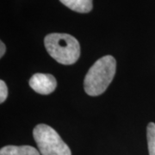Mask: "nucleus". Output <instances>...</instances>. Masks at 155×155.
I'll return each instance as SVG.
<instances>
[{"instance_id": "nucleus-1", "label": "nucleus", "mask_w": 155, "mask_h": 155, "mask_svg": "<svg viewBox=\"0 0 155 155\" xmlns=\"http://www.w3.org/2000/svg\"><path fill=\"white\" fill-rule=\"evenodd\" d=\"M116 68V61L113 56L106 55L97 60L84 78L85 92L92 97L104 93L114 78Z\"/></svg>"}, {"instance_id": "nucleus-2", "label": "nucleus", "mask_w": 155, "mask_h": 155, "mask_svg": "<svg viewBox=\"0 0 155 155\" xmlns=\"http://www.w3.org/2000/svg\"><path fill=\"white\" fill-rule=\"evenodd\" d=\"M44 45L49 55L63 65L74 64L80 55L78 40L68 34H49L45 37Z\"/></svg>"}, {"instance_id": "nucleus-3", "label": "nucleus", "mask_w": 155, "mask_h": 155, "mask_svg": "<svg viewBox=\"0 0 155 155\" xmlns=\"http://www.w3.org/2000/svg\"><path fill=\"white\" fill-rule=\"evenodd\" d=\"M33 136L41 155H72L59 134L48 125H37L34 128Z\"/></svg>"}, {"instance_id": "nucleus-4", "label": "nucleus", "mask_w": 155, "mask_h": 155, "mask_svg": "<svg viewBox=\"0 0 155 155\" xmlns=\"http://www.w3.org/2000/svg\"><path fill=\"white\" fill-rule=\"evenodd\" d=\"M29 86L39 94L52 93L57 86V81L51 74L35 73L29 79Z\"/></svg>"}, {"instance_id": "nucleus-5", "label": "nucleus", "mask_w": 155, "mask_h": 155, "mask_svg": "<svg viewBox=\"0 0 155 155\" xmlns=\"http://www.w3.org/2000/svg\"><path fill=\"white\" fill-rule=\"evenodd\" d=\"M0 155H41L31 146H6L0 150Z\"/></svg>"}, {"instance_id": "nucleus-6", "label": "nucleus", "mask_w": 155, "mask_h": 155, "mask_svg": "<svg viewBox=\"0 0 155 155\" xmlns=\"http://www.w3.org/2000/svg\"><path fill=\"white\" fill-rule=\"evenodd\" d=\"M72 11L79 13H88L92 10V0H60Z\"/></svg>"}, {"instance_id": "nucleus-7", "label": "nucleus", "mask_w": 155, "mask_h": 155, "mask_svg": "<svg viewBox=\"0 0 155 155\" xmlns=\"http://www.w3.org/2000/svg\"><path fill=\"white\" fill-rule=\"evenodd\" d=\"M147 137L149 155H155V123L150 122L147 127Z\"/></svg>"}, {"instance_id": "nucleus-8", "label": "nucleus", "mask_w": 155, "mask_h": 155, "mask_svg": "<svg viewBox=\"0 0 155 155\" xmlns=\"http://www.w3.org/2000/svg\"><path fill=\"white\" fill-rule=\"evenodd\" d=\"M8 96V88L6 86L5 83L1 80L0 81V103L3 104L7 98Z\"/></svg>"}, {"instance_id": "nucleus-9", "label": "nucleus", "mask_w": 155, "mask_h": 155, "mask_svg": "<svg viewBox=\"0 0 155 155\" xmlns=\"http://www.w3.org/2000/svg\"><path fill=\"white\" fill-rule=\"evenodd\" d=\"M0 47H1V50H0V57L2 58L4 54H5V45L4 44L3 41L0 42Z\"/></svg>"}]
</instances>
